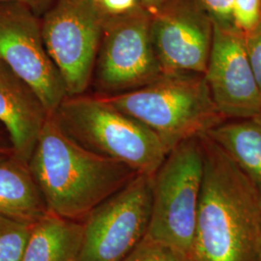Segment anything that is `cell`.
<instances>
[{
    "mask_svg": "<svg viewBox=\"0 0 261 261\" xmlns=\"http://www.w3.org/2000/svg\"><path fill=\"white\" fill-rule=\"evenodd\" d=\"M150 19L140 13L103 28L90 86L93 94L111 97L130 92L165 73L152 43Z\"/></svg>",
    "mask_w": 261,
    "mask_h": 261,
    "instance_id": "7",
    "label": "cell"
},
{
    "mask_svg": "<svg viewBox=\"0 0 261 261\" xmlns=\"http://www.w3.org/2000/svg\"><path fill=\"white\" fill-rule=\"evenodd\" d=\"M84 230V222L47 212L32 225L22 261H76Z\"/></svg>",
    "mask_w": 261,
    "mask_h": 261,
    "instance_id": "14",
    "label": "cell"
},
{
    "mask_svg": "<svg viewBox=\"0 0 261 261\" xmlns=\"http://www.w3.org/2000/svg\"><path fill=\"white\" fill-rule=\"evenodd\" d=\"M103 98L152 130L168 154L180 142L227 120L217 109L202 74L164 73L140 89Z\"/></svg>",
    "mask_w": 261,
    "mask_h": 261,
    "instance_id": "3",
    "label": "cell"
},
{
    "mask_svg": "<svg viewBox=\"0 0 261 261\" xmlns=\"http://www.w3.org/2000/svg\"><path fill=\"white\" fill-rule=\"evenodd\" d=\"M261 23V0H233V24L247 35Z\"/></svg>",
    "mask_w": 261,
    "mask_h": 261,
    "instance_id": "19",
    "label": "cell"
},
{
    "mask_svg": "<svg viewBox=\"0 0 261 261\" xmlns=\"http://www.w3.org/2000/svg\"><path fill=\"white\" fill-rule=\"evenodd\" d=\"M56 0H0V2H16L22 4L31 10L36 16L42 18Z\"/></svg>",
    "mask_w": 261,
    "mask_h": 261,
    "instance_id": "22",
    "label": "cell"
},
{
    "mask_svg": "<svg viewBox=\"0 0 261 261\" xmlns=\"http://www.w3.org/2000/svg\"><path fill=\"white\" fill-rule=\"evenodd\" d=\"M32 225L0 214V261H22Z\"/></svg>",
    "mask_w": 261,
    "mask_h": 261,
    "instance_id": "17",
    "label": "cell"
},
{
    "mask_svg": "<svg viewBox=\"0 0 261 261\" xmlns=\"http://www.w3.org/2000/svg\"><path fill=\"white\" fill-rule=\"evenodd\" d=\"M261 194V126L253 119H227L208 133Z\"/></svg>",
    "mask_w": 261,
    "mask_h": 261,
    "instance_id": "15",
    "label": "cell"
},
{
    "mask_svg": "<svg viewBox=\"0 0 261 261\" xmlns=\"http://www.w3.org/2000/svg\"><path fill=\"white\" fill-rule=\"evenodd\" d=\"M253 120H255V121L257 122L259 125L261 126V112L256 116V117H254L253 118Z\"/></svg>",
    "mask_w": 261,
    "mask_h": 261,
    "instance_id": "24",
    "label": "cell"
},
{
    "mask_svg": "<svg viewBox=\"0 0 261 261\" xmlns=\"http://www.w3.org/2000/svg\"><path fill=\"white\" fill-rule=\"evenodd\" d=\"M245 41L252 73L261 95V23L245 35Z\"/></svg>",
    "mask_w": 261,
    "mask_h": 261,
    "instance_id": "21",
    "label": "cell"
},
{
    "mask_svg": "<svg viewBox=\"0 0 261 261\" xmlns=\"http://www.w3.org/2000/svg\"><path fill=\"white\" fill-rule=\"evenodd\" d=\"M123 261H196L176 247L145 236Z\"/></svg>",
    "mask_w": 261,
    "mask_h": 261,
    "instance_id": "18",
    "label": "cell"
},
{
    "mask_svg": "<svg viewBox=\"0 0 261 261\" xmlns=\"http://www.w3.org/2000/svg\"><path fill=\"white\" fill-rule=\"evenodd\" d=\"M0 61L34 88L49 114L69 96L47 53L41 18L22 4L0 2Z\"/></svg>",
    "mask_w": 261,
    "mask_h": 261,
    "instance_id": "9",
    "label": "cell"
},
{
    "mask_svg": "<svg viewBox=\"0 0 261 261\" xmlns=\"http://www.w3.org/2000/svg\"><path fill=\"white\" fill-rule=\"evenodd\" d=\"M0 153H15L9 134L6 129L0 124Z\"/></svg>",
    "mask_w": 261,
    "mask_h": 261,
    "instance_id": "23",
    "label": "cell"
},
{
    "mask_svg": "<svg viewBox=\"0 0 261 261\" xmlns=\"http://www.w3.org/2000/svg\"><path fill=\"white\" fill-rule=\"evenodd\" d=\"M47 212L28 163L0 153V214L34 224Z\"/></svg>",
    "mask_w": 261,
    "mask_h": 261,
    "instance_id": "13",
    "label": "cell"
},
{
    "mask_svg": "<svg viewBox=\"0 0 261 261\" xmlns=\"http://www.w3.org/2000/svg\"><path fill=\"white\" fill-rule=\"evenodd\" d=\"M47 211L84 222L100 203L138 174L120 162L85 149L47 117L28 162Z\"/></svg>",
    "mask_w": 261,
    "mask_h": 261,
    "instance_id": "2",
    "label": "cell"
},
{
    "mask_svg": "<svg viewBox=\"0 0 261 261\" xmlns=\"http://www.w3.org/2000/svg\"><path fill=\"white\" fill-rule=\"evenodd\" d=\"M102 28L132 15L144 13L152 16L166 0H90Z\"/></svg>",
    "mask_w": 261,
    "mask_h": 261,
    "instance_id": "16",
    "label": "cell"
},
{
    "mask_svg": "<svg viewBox=\"0 0 261 261\" xmlns=\"http://www.w3.org/2000/svg\"><path fill=\"white\" fill-rule=\"evenodd\" d=\"M204 76L215 105L225 119H253L260 113V92L245 36L236 28L214 25Z\"/></svg>",
    "mask_w": 261,
    "mask_h": 261,
    "instance_id": "11",
    "label": "cell"
},
{
    "mask_svg": "<svg viewBox=\"0 0 261 261\" xmlns=\"http://www.w3.org/2000/svg\"><path fill=\"white\" fill-rule=\"evenodd\" d=\"M51 115L61 130L85 149L141 174L154 175L168 155L152 130L101 96H68Z\"/></svg>",
    "mask_w": 261,
    "mask_h": 261,
    "instance_id": "4",
    "label": "cell"
},
{
    "mask_svg": "<svg viewBox=\"0 0 261 261\" xmlns=\"http://www.w3.org/2000/svg\"><path fill=\"white\" fill-rule=\"evenodd\" d=\"M198 2L205 10L214 25L234 28L233 0H198Z\"/></svg>",
    "mask_w": 261,
    "mask_h": 261,
    "instance_id": "20",
    "label": "cell"
},
{
    "mask_svg": "<svg viewBox=\"0 0 261 261\" xmlns=\"http://www.w3.org/2000/svg\"><path fill=\"white\" fill-rule=\"evenodd\" d=\"M153 175L138 174L84 221L76 261H123L145 237L152 210Z\"/></svg>",
    "mask_w": 261,
    "mask_h": 261,
    "instance_id": "6",
    "label": "cell"
},
{
    "mask_svg": "<svg viewBox=\"0 0 261 261\" xmlns=\"http://www.w3.org/2000/svg\"><path fill=\"white\" fill-rule=\"evenodd\" d=\"M49 115L34 88L0 61V124L16 155L28 164Z\"/></svg>",
    "mask_w": 261,
    "mask_h": 261,
    "instance_id": "12",
    "label": "cell"
},
{
    "mask_svg": "<svg viewBox=\"0 0 261 261\" xmlns=\"http://www.w3.org/2000/svg\"><path fill=\"white\" fill-rule=\"evenodd\" d=\"M150 33L165 73H205L214 23L198 0H166L150 19Z\"/></svg>",
    "mask_w": 261,
    "mask_h": 261,
    "instance_id": "10",
    "label": "cell"
},
{
    "mask_svg": "<svg viewBox=\"0 0 261 261\" xmlns=\"http://www.w3.org/2000/svg\"><path fill=\"white\" fill-rule=\"evenodd\" d=\"M47 53L62 75L69 96L91 86L103 28L90 0H56L41 18Z\"/></svg>",
    "mask_w": 261,
    "mask_h": 261,
    "instance_id": "8",
    "label": "cell"
},
{
    "mask_svg": "<svg viewBox=\"0 0 261 261\" xmlns=\"http://www.w3.org/2000/svg\"><path fill=\"white\" fill-rule=\"evenodd\" d=\"M258 261H261V242H260V250H259V257H258Z\"/></svg>",
    "mask_w": 261,
    "mask_h": 261,
    "instance_id": "25",
    "label": "cell"
},
{
    "mask_svg": "<svg viewBox=\"0 0 261 261\" xmlns=\"http://www.w3.org/2000/svg\"><path fill=\"white\" fill-rule=\"evenodd\" d=\"M203 165L200 136L180 142L168 152L153 175L152 210L145 236L194 255Z\"/></svg>",
    "mask_w": 261,
    "mask_h": 261,
    "instance_id": "5",
    "label": "cell"
},
{
    "mask_svg": "<svg viewBox=\"0 0 261 261\" xmlns=\"http://www.w3.org/2000/svg\"><path fill=\"white\" fill-rule=\"evenodd\" d=\"M203 178L197 212L196 261H258L261 194L207 134L200 136Z\"/></svg>",
    "mask_w": 261,
    "mask_h": 261,
    "instance_id": "1",
    "label": "cell"
}]
</instances>
